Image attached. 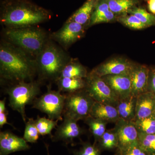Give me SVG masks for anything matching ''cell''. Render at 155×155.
Listing matches in <instances>:
<instances>
[{"instance_id":"cell-1","label":"cell","mask_w":155,"mask_h":155,"mask_svg":"<svg viewBox=\"0 0 155 155\" xmlns=\"http://www.w3.org/2000/svg\"><path fill=\"white\" fill-rule=\"evenodd\" d=\"M36 75L34 58L7 41H1V83L7 82L12 84L19 81H31Z\"/></svg>"},{"instance_id":"cell-2","label":"cell","mask_w":155,"mask_h":155,"mask_svg":"<svg viewBox=\"0 0 155 155\" xmlns=\"http://www.w3.org/2000/svg\"><path fill=\"white\" fill-rule=\"evenodd\" d=\"M47 10L24 0L9 2L4 6L0 21L5 28L36 26L50 19Z\"/></svg>"},{"instance_id":"cell-3","label":"cell","mask_w":155,"mask_h":155,"mask_svg":"<svg viewBox=\"0 0 155 155\" xmlns=\"http://www.w3.org/2000/svg\"><path fill=\"white\" fill-rule=\"evenodd\" d=\"M38 80L56 82L70 61L67 53L51 38L35 59Z\"/></svg>"},{"instance_id":"cell-4","label":"cell","mask_w":155,"mask_h":155,"mask_svg":"<svg viewBox=\"0 0 155 155\" xmlns=\"http://www.w3.org/2000/svg\"><path fill=\"white\" fill-rule=\"evenodd\" d=\"M4 34L6 41L20 48L34 59L50 39L45 31L36 26L5 28Z\"/></svg>"},{"instance_id":"cell-5","label":"cell","mask_w":155,"mask_h":155,"mask_svg":"<svg viewBox=\"0 0 155 155\" xmlns=\"http://www.w3.org/2000/svg\"><path fill=\"white\" fill-rule=\"evenodd\" d=\"M42 82L39 80L22 81L12 84L5 89L9 96V105L11 109L21 115L22 120L26 122L25 108L32 104L41 93Z\"/></svg>"},{"instance_id":"cell-6","label":"cell","mask_w":155,"mask_h":155,"mask_svg":"<svg viewBox=\"0 0 155 155\" xmlns=\"http://www.w3.org/2000/svg\"><path fill=\"white\" fill-rule=\"evenodd\" d=\"M63 116L78 121L90 116L92 107L95 102L85 89L66 94Z\"/></svg>"},{"instance_id":"cell-7","label":"cell","mask_w":155,"mask_h":155,"mask_svg":"<svg viewBox=\"0 0 155 155\" xmlns=\"http://www.w3.org/2000/svg\"><path fill=\"white\" fill-rule=\"evenodd\" d=\"M66 95L59 91L52 90L51 85L48 86L47 91L32 103V108L46 114L49 119L53 120H62Z\"/></svg>"},{"instance_id":"cell-8","label":"cell","mask_w":155,"mask_h":155,"mask_svg":"<svg viewBox=\"0 0 155 155\" xmlns=\"http://www.w3.org/2000/svg\"><path fill=\"white\" fill-rule=\"evenodd\" d=\"M85 79L84 89L95 101L116 107L119 98L102 78L91 71Z\"/></svg>"},{"instance_id":"cell-9","label":"cell","mask_w":155,"mask_h":155,"mask_svg":"<svg viewBox=\"0 0 155 155\" xmlns=\"http://www.w3.org/2000/svg\"><path fill=\"white\" fill-rule=\"evenodd\" d=\"M85 27L77 22H66L59 30L51 34L50 38L67 49L83 36Z\"/></svg>"},{"instance_id":"cell-10","label":"cell","mask_w":155,"mask_h":155,"mask_svg":"<svg viewBox=\"0 0 155 155\" xmlns=\"http://www.w3.org/2000/svg\"><path fill=\"white\" fill-rule=\"evenodd\" d=\"M114 128L118 138V150H123L138 143V132L134 122L120 119Z\"/></svg>"},{"instance_id":"cell-11","label":"cell","mask_w":155,"mask_h":155,"mask_svg":"<svg viewBox=\"0 0 155 155\" xmlns=\"http://www.w3.org/2000/svg\"><path fill=\"white\" fill-rule=\"evenodd\" d=\"M135 64L125 58H114L100 64L91 72L101 77L110 75H130Z\"/></svg>"},{"instance_id":"cell-12","label":"cell","mask_w":155,"mask_h":155,"mask_svg":"<svg viewBox=\"0 0 155 155\" xmlns=\"http://www.w3.org/2000/svg\"><path fill=\"white\" fill-rule=\"evenodd\" d=\"M74 119L64 117L61 124L58 126L55 132L51 137L53 142L62 141L66 144L71 143L74 139L83 134L84 130Z\"/></svg>"},{"instance_id":"cell-13","label":"cell","mask_w":155,"mask_h":155,"mask_svg":"<svg viewBox=\"0 0 155 155\" xmlns=\"http://www.w3.org/2000/svg\"><path fill=\"white\" fill-rule=\"evenodd\" d=\"M29 149L30 147L23 138L11 131L5 130L0 133V155H8Z\"/></svg>"},{"instance_id":"cell-14","label":"cell","mask_w":155,"mask_h":155,"mask_svg":"<svg viewBox=\"0 0 155 155\" xmlns=\"http://www.w3.org/2000/svg\"><path fill=\"white\" fill-rule=\"evenodd\" d=\"M150 68L147 66L136 64L130 72L131 95L137 97L148 91Z\"/></svg>"},{"instance_id":"cell-15","label":"cell","mask_w":155,"mask_h":155,"mask_svg":"<svg viewBox=\"0 0 155 155\" xmlns=\"http://www.w3.org/2000/svg\"><path fill=\"white\" fill-rule=\"evenodd\" d=\"M101 77L119 100L124 99L131 95V84L130 75H110Z\"/></svg>"},{"instance_id":"cell-16","label":"cell","mask_w":155,"mask_h":155,"mask_svg":"<svg viewBox=\"0 0 155 155\" xmlns=\"http://www.w3.org/2000/svg\"><path fill=\"white\" fill-rule=\"evenodd\" d=\"M155 116V95L149 91L137 97L135 120Z\"/></svg>"},{"instance_id":"cell-17","label":"cell","mask_w":155,"mask_h":155,"mask_svg":"<svg viewBox=\"0 0 155 155\" xmlns=\"http://www.w3.org/2000/svg\"><path fill=\"white\" fill-rule=\"evenodd\" d=\"M90 116L108 123H116L120 118L116 107L96 101L92 107Z\"/></svg>"},{"instance_id":"cell-18","label":"cell","mask_w":155,"mask_h":155,"mask_svg":"<svg viewBox=\"0 0 155 155\" xmlns=\"http://www.w3.org/2000/svg\"><path fill=\"white\" fill-rule=\"evenodd\" d=\"M115 19V14L110 10L108 0H102L96 2L89 25L91 26L100 23L112 22Z\"/></svg>"},{"instance_id":"cell-19","label":"cell","mask_w":155,"mask_h":155,"mask_svg":"<svg viewBox=\"0 0 155 155\" xmlns=\"http://www.w3.org/2000/svg\"><path fill=\"white\" fill-rule=\"evenodd\" d=\"M137 97L130 95L124 99L119 100L116 108L121 119L134 122L136 118Z\"/></svg>"},{"instance_id":"cell-20","label":"cell","mask_w":155,"mask_h":155,"mask_svg":"<svg viewBox=\"0 0 155 155\" xmlns=\"http://www.w3.org/2000/svg\"><path fill=\"white\" fill-rule=\"evenodd\" d=\"M96 2V0H87L66 22H74L85 27L88 26Z\"/></svg>"},{"instance_id":"cell-21","label":"cell","mask_w":155,"mask_h":155,"mask_svg":"<svg viewBox=\"0 0 155 155\" xmlns=\"http://www.w3.org/2000/svg\"><path fill=\"white\" fill-rule=\"evenodd\" d=\"M55 82L58 85V91L66 94L84 89L86 86L85 78H59Z\"/></svg>"},{"instance_id":"cell-22","label":"cell","mask_w":155,"mask_h":155,"mask_svg":"<svg viewBox=\"0 0 155 155\" xmlns=\"http://www.w3.org/2000/svg\"><path fill=\"white\" fill-rule=\"evenodd\" d=\"M88 73L86 67L78 61L71 59L64 67L59 78H85Z\"/></svg>"},{"instance_id":"cell-23","label":"cell","mask_w":155,"mask_h":155,"mask_svg":"<svg viewBox=\"0 0 155 155\" xmlns=\"http://www.w3.org/2000/svg\"><path fill=\"white\" fill-rule=\"evenodd\" d=\"M84 121L88 125L90 132L94 137L95 143L98 142L106 132V126L108 122L91 116L87 117Z\"/></svg>"},{"instance_id":"cell-24","label":"cell","mask_w":155,"mask_h":155,"mask_svg":"<svg viewBox=\"0 0 155 155\" xmlns=\"http://www.w3.org/2000/svg\"><path fill=\"white\" fill-rule=\"evenodd\" d=\"M109 8L115 14H127L135 5L134 0H108Z\"/></svg>"},{"instance_id":"cell-25","label":"cell","mask_w":155,"mask_h":155,"mask_svg":"<svg viewBox=\"0 0 155 155\" xmlns=\"http://www.w3.org/2000/svg\"><path fill=\"white\" fill-rule=\"evenodd\" d=\"M58 120H53L47 119L45 117H41L38 116L35 120V125L38 130L40 135L45 136L50 135L51 137L52 131L54 128L58 126Z\"/></svg>"},{"instance_id":"cell-26","label":"cell","mask_w":155,"mask_h":155,"mask_svg":"<svg viewBox=\"0 0 155 155\" xmlns=\"http://www.w3.org/2000/svg\"><path fill=\"white\" fill-rule=\"evenodd\" d=\"M100 146L105 150H111L118 148V141L117 134L114 128L106 130L98 141Z\"/></svg>"},{"instance_id":"cell-27","label":"cell","mask_w":155,"mask_h":155,"mask_svg":"<svg viewBox=\"0 0 155 155\" xmlns=\"http://www.w3.org/2000/svg\"><path fill=\"white\" fill-rule=\"evenodd\" d=\"M138 133L155 134V116L134 121Z\"/></svg>"},{"instance_id":"cell-28","label":"cell","mask_w":155,"mask_h":155,"mask_svg":"<svg viewBox=\"0 0 155 155\" xmlns=\"http://www.w3.org/2000/svg\"><path fill=\"white\" fill-rule=\"evenodd\" d=\"M128 13L137 17L147 28L155 25V15L148 13L145 9L142 8H133Z\"/></svg>"},{"instance_id":"cell-29","label":"cell","mask_w":155,"mask_h":155,"mask_svg":"<svg viewBox=\"0 0 155 155\" xmlns=\"http://www.w3.org/2000/svg\"><path fill=\"white\" fill-rule=\"evenodd\" d=\"M28 121L25 122L23 138L30 143H35L38 139L40 134L35 125V120L33 118H28Z\"/></svg>"},{"instance_id":"cell-30","label":"cell","mask_w":155,"mask_h":155,"mask_svg":"<svg viewBox=\"0 0 155 155\" xmlns=\"http://www.w3.org/2000/svg\"><path fill=\"white\" fill-rule=\"evenodd\" d=\"M138 143L148 153L155 155V134L138 133Z\"/></svg>"},{"instance_id":"cell-31","label":"cell","mask_w":155,"mask_h":155,"mask_svg":"<svg viewBox=\"0 0 155 155\" xmlns=\"http://www.w3.org/2000/svg\"><path fill=\"white\" fill-rule=\"evenodd\" d=\"M117 20L125 26L131 29L140 30L147 28L137 17L131 14L121 15L117 18Z\"/></svg>"},{"instance_id":"cell-32","label":"cell","mask_w":155,"mask_h":155,"mask_svg":"<svg viewBox=\"0 0 155 155\" xmlns=\"http://www.w3.org/2000/svg\"><path fill=\"white\" fill-rule=\"evenodd\" d=\"M73 155H100V150L94 144L86 143L78 150L74 151Z\"/></svg>"},{"instance_id":"cell-33","label":"cell","mask_w":155,"mask_h":155,"mask_svg":"<svg viewBox=\"0 0 155 155\" xmlns=\"http://www.w3.org/2000/svg\"><path fill=\"white\" fill-rule=\"evenodd\" d=\"M140 146L139 143L123 150H118L116 155H149Z\"/></svg>"},{"instance_id":"cell-34","label":"cell","mask_w":155,"mask_h":155,"mask_svg":"<svg viewBox=\"0 0 155 155\" xmlns=\"http://www.w3.org/2000/svg\"><path fill=\"white\" fill-rule=\"evenodd\" d=\"M6 98L0 101V127L2 128L4 125H9L13 126V125L10 124L8 122V111L6 107Z\"/></svg>"},{"instance_id":"cell-35","label":"cell","mask_w":155,"mask_h":155,"mask_svg":"<svg viewBox=\"0 0 155 155\" xmlns=\"http://www.w3.org/2000/svg\"><path fill=\"white\" fill-rule=\"evenodd\" d=\"M148 91L150 92L155 95V67L150 68L149 75Z\"/></svg>"},{"instance_id":"cell-36","label":"cell","mask_w":155,"mask_h":155,"mask_svg":"<svg viewBox=\"0 0 155 155\" xmlns=\"http://www.w3.org/2000/svg\"><path fill=\"white\" fill-rule=\"evenodd\" d=\"M148 8L152 14H155V0H148Z\"/></svg>"},{"instance_id":"cell-37","label":"cell","mask_w":155,"mask_h":155,"mask_svg":"<svg viewBox=\"0 0 155 155\" xmlns=\"http://www.w3.org/2000/svg\"><path fill=\"white\" fill-rule=\"evenodd\" d=\"M154 155V154L151 155V154H150V155Z\"/></svg>"}]
</instances>
